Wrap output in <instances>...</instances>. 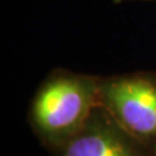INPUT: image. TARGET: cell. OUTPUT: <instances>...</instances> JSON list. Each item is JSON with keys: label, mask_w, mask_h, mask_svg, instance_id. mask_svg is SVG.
<instances>
[{"label": "cell", "mask_w": 156, "mask_h": 156, "mask_svg": "<svg viewBox=\"0 0 156 156\" xmlns=\"http://www.w3.org/2000/svg\"><path fill=\"white\" fill-rule=\"evenodd\" d=\"M100 105L133 138L156 152V73L101 78Z\"/></svg>", "instance_id": "cell-2"}, {"label": "cell", "mask_w": 156, "mask_h": 156, "mask_svg": "<svg viewBox=\"0 0 156 156\" xmlns=\"http://www.w3.org/2000/svg\"><path fill=\"white\" fill-rule=\"evenodd\" d=\"M101 78L55 70L42 82L30 105V124L48 148H57L82 129L100 105Z\"/></svg>", "instance_id": "cell-1"}, {"label": "cell", "mask_w": 156, "mask_h": 156, "mask_svg": "<svg viewBox=\"0 0 156 156\" xmlns=\"http://www.w3.org/2000/svg\"><path fill=\"white\" fill-rule=\"evenodd\" d=\"M55 150L58 156H156L121 128L101 105L96 107L77 134Z\"/></svg>", "instance_id": "cell-3"}]
</instances>
